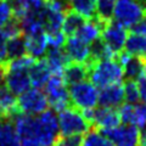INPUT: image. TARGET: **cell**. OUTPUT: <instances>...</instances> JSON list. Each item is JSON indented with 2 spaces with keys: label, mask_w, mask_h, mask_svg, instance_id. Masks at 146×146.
I'll return each instance as SVG.
<instances>
[{
  "label": "cell",
  "mask_w": 146,
  "mask_h": 146,
  "mask_svg": "<svg viewBox=\"0 0 146 146\" xmlns=\"http://www.w3.org/2000/svg\"><path fill=\"white\" fill-rule=\"evenodd\" d=\"M11 118L15 122L21 146H52L60 135L56 112L51 108L35 116L20 112Z\"/></svg>",
  "instance_id": "6da1fadb"
},
{
  "label": "cell",
  "mask_w": 146,
  "mask_h": 146,
  "mask_svg": "<svg viewBox=\"0 0 146 146\" xmlns=\"http://www.w3.org/2000/svg\"><path fill=\"white\" fill-rule=\"evenodd\" d=\"M122 77L123 67L116 58L95 62L89 67V78L91 83L100 89L121 82Z\"/></svg>",
  "instance_id": "7a4b0ae2"
},
{
  "label": "cell",
  "mask_w": 146,
  "mask_h": 146,
  "mask_svg": "<svg viewBox=\"0 0 146 146\" xmlns=\"http://www.w3.org/2000/svg\"><path fill=\"white\" fill-rule=\"evenodd\" d=\"M113 16L116 22L130 28L146 16V0H116Z\"/></svg>",
  "instance_id": "3957f363"
},
{
  "label": "cell",
  "mask_w": 146,
  "mask_h": 146,
  "mask_svg": "<svg viewBox=\"0 0 146 146\" xmlns=\"http://www.w3.org/2000/svg\"><path fill=\"white\" fill-rule=\"evenodd\" d=\"M49 106L55 112H61L67 107L72 106L70 94L66 89V84L63 82L62 74H51L48 83L44 86Z\"/></svg>",
  "instance_id": "277c9868"
},
{
  "label": "cell",
  "mask_w": 146,
  "mask_h": 146,
  "mask_svg": "<svg viewBox=\"0 0 146 146\" xmlns=\"http://www.w3.org/2000/svg\"><path fill=\"white\" fill-rule=\"evenodd\" d=\"M57 119L61 135L83 134L90 130L91 128V124L82 115V111L73 106L58 112Z\"/></svg>",
  "instance_id": "5b68a950"
},
{
  "label": "cell",
  "mask_w": 146,
  "mask_h": 146,
  "mask_svg": "<svg viewBox=\"0 0 146 146\" xmlns=\"http://www.w3.org/2000/svg\"><path fill=\"white\" fill-rule=\"evenodd\" d=\"M70 100L73 107L78 110L94 108L98 104V90L91 82L84 80L80 83L73 84L68 89Z\"/></svg>",
  "instance_id": "8992f818"
},
{
  "label": "cell",
  "mask_w": 146,
  "mask_h": 146,
  "mask_svg": "<svg viewBox=\"0 0 146 146\" xmlns=\"http://www.w3.org/2000/svg\"><path fill=\"white\" fill-rule=\"evenodd\" d=\"M17 107L21 113L25 115H40L46 111L49 107V102L46 95L40 89H29L20 95L17 99Z\"/></svg>",
  "instance_id": "52a82bcc"
},
{
  "label": "cell",
  "mask_w": 146,
  "mask_h": 146,
  "mask_svg": "<svg viewBox=\"0 0 146 146\" xmlns=\"http://www.w3.org/2000/svg\"><path fill=\"white\" fill-rule=\"evenodd\" d=\"M128 36V29L116 21H110L101 31V39L113 54V58L123 51Z\"/></svg>",
  "instance_id": "ba28073f"
},
{
  "label": "cell",
  "mask_w": 146,
  "mask_h": 146,
  "mask_svg": "<svg viewBox=\"0 0 146 146\" xmlns=\"http://www.w3.org/2000/svg\"><path fill=\"white\" fill-rule=\"evenodd\" d=\"M100 131L115 146H139L140 130L133 124H123L112 129H100Z\"/></svg>",
  "instance_id": "9c48e42d"
},
{
  "label": "cell",
  "mask_w": 146,
  "mask_h": 146,
  "mask_svg": "<svg viewBox=\"0 0 146 146\" xmlns=\"http://www.w3.org/2000/svg\"><path fill=\"white\" fill-rule=\"evenodd\" d=\"M124 91H123V83H118L107 85L101 88L98 95V104L100 107L108 108H118L124 104Z\"/></svg>",
  "instance_id": "30bf717a"
},
{
  "label": "cell",
  "mask_w": 146,
  "mask_h": 146,
  "mask_svg": "<svg viewBox=\"0 0 146 146\" xmlns=\"http://www.w3.org/2000/svg\"><path fill=\"white\" fill-rule=\"evenodd\" d=\"M5 85L7 89L15 95H21L25 91L29 90L31 79L28 71L26 70H15V71H6L5 72Z\"/></svg>",
  "instance_id": "8fae6325"
},
{
  "label": "cell",
  "mask_w": 146,
  "mask_h": 146,
  "mask_svg": "<svg viewBox=\"0 0 146 146\" xmlns=\"http://www.w3.org/2000/svg\"><path fill=\"white\" fill-rule=\"evenodd\" d=\"M31 84L34 86L35 89H43L45 84L48 83L49 78L51 77V71L48 66V62L45 57L35 58L33 65L29 67L28 70Z\"/></svg>",
  "instance_id": "7c38bea8"
},
{
  "label": "cell",
  "mask_w": 146,
  "mask_h": 146,
  "mask_svg": "<svg viewBox=\"0 0 146 146\" xmlns=\"http://www.w3.org/2000/svg\"><path fill=\"white\" fill-rule=\"evenodd\" d=\"M63 50L70 58V61L85 63L89 58V44L82 42L76 36H70L65 44Z\"/></svg>",
  "instance_id": "4fadbf2b"
},
{
  "label": "cell",
  "mask_w": 146,
  "mask_h": 146,
  "mask_svg": "<svg viewBox=\"0 0 146 146\" xmlns=\"http://www.w3.org/2000/svg\"><path fill=\"white\" fill-rule=\"evenodd\" d=\"M62 78L66 86L88 80L89 78V68L85 63L70 61L62 71Z\"/></svg>",
  "instance_id": "5bb4252c"
},
{
  "label": "cell",
  "mask_w": 146,
  "mask_h": 146,
  "mask_svg": "<svg viewBox=\"0 0 146 146\" xmlns=\"http://www.w3.org/2000/svg\"><path fill=\"white\" fill-rule=\"evenodd\" d=\"M26 38V51L33 58H40L48 46V39L44 31L25 35Z\"/></svg>",
  "instance_id": "9a60e30c"
},
{
  "label": "cell",
  "mask_w": 146,
  "mask_h": 146,
  "mask_svg": "<svg viewBox=\"0 0 146 146\" xmlns=\"http://www.w3.org/2000/svg\"><path fill=\"white\" fill-rule=\"evenodd\" d=\"M0 146H21L15 122L11 117H0Z\"/></svg>",
  "instance_id": "2e32d148"
},
{
  "label": "cell",
  "mask_w": 146,
  "mask_h": 146,
  "mask_svg": "<svg viewBox=\"0 0 146 146\" xmlns=\"http://www.w3.org/2000/svg\"><path fill=\"white\" fill-rule=\"evenodd\" d=\"M20 113L17 107L16 95L7 89L5 84H0V116L1 117H13Z\"/></svg>",
  "instance_id": "e0dca14e"
},
{
  "label": "cell",
  "mask_w": 146,
  "mask_h": 146,
  "mask_svg": "<svg viewBox=\"0 0 146 146\" xmlns=\"http://www.w3.org/2000/svg\"><path fill=\"white\" fill-rule=\"evenodd\" d=\"M45 60L51 71V74H62L63 68L70 62V58L62 48H49Z\"/></svg>",
  "instance_id": "ac0fdd59"
},
{
  "label": "cell",
  "mask_w": 146,
  "mask_h": 146,
  "mask_svg": "<svg viewBox=\"0 0 146 146\" xmlns=\"http://www.w3.org/2000/svg\"><path fill=\"white\" fill-rule=\"evenodd\" d=\"M86 22L85 18L79 15L78 12H76L74 10L67 11L65 13V17H63V22H62V33L65 34V36H73L77 31H78L82 26Z\"/></svg>",
  "instance_id": "d6986e66"
},
{
  "label": "cell",
  "mask_w": 146,
  "mask_h": 146,
  "mask_svg": "<svg viewBox=\"0 0 146 146\" xmlns=\"http://www.w3.org/2000/svg\"><path fill=\"white\" fill-rule=\"evenodd\" d=\"M124 51L133 56L146 55V36L130 32L124 44Z\"/></svg>",
  "instance_id": "ffe728a7"
},
{
  "label": "cell",
  "mask_w": 146,
  "mask_h": 146,
  "mask_svg": "<svg viewBox=\"0 0 146 146\" xmlns=\"http://www.w3.org/2000/svg\"><path fill=\"white\" fill-rule=\"evenodd\" d=\"M25 55H27L25 34L15 36V38H12V39H7V42H6V57H7V61L15 60V58L25 56Z\"/></svg>",
  "instance_id": "44dd1931"
},
{
  "label": "cell",
  "mask_w": 146,
  "mask_h": 146,
  "mask_svg": "<svg viewBox=\"0 0 146 146\" xmlns=\"http://www.w3.org/2000/svg\"><path fill=\"white\" fill-rule=\"evenodd\" d=\"M72 10L78 12L85 20H91L96 12V0H70Z\"/></svg>",
  "instance_id": "7402d4cb"
},
{
  "label": "cell",
  "mask_w": 146,
  "mask_h": 146,
  "mask_svg": "<svg viewBox=\"0 0 146 146\" xmlns=\"http://www.w3.org/2000/svg\"><path fill=\"white\" fill-rule=\"evenodd\" d=\"M80 146H115L96 128L91 127L90 130L85 133V136L82 139Z\"/></svg>",
  "instance_id": "603a6c76"
},
{
  "label": "cell",
  "mask_w": 146,
  "mask_h": 146,
  "mask_svg": "<svg viewBox=\"0 0 146 146\" xmlns=\"http://www.w3.org/2000/svg\"><path fill=\"white\" fill-rule=\"evenodd\" d=\"M116 0H96V16L100 21L108 23L112 21L113 17V10H115Z\"/></svg>",
  "instance_id": "cb8c5ba5"
},
{
  "label": "cell",
  "mask_w": 146,
  "mask_h": 146,
  "mask_svg": "<svg viewBox=\"0 0 146 146\" xmlns=\"http://www.w3.org/2000/svg\"><path fill=\"white\" fill-rule=\"evenodd\" d=\"M123 91H124V100L128 104L135 105L139 102L140 95H139L138 84H136L135 80L125 79L124 83H123Z\"/></svg>",
  "instance_id": "d4e9b609"
},
{
  "label": "cell",
  "mask_w": 146,
  "mask_h": 146,
  "mask_svg": "<svg viewBox=\"0 0 146 146\" xmlns=\"http://www.w3.org/2000/svg\"><path fill=\"white\" fill-rule=\"evenodd\" d=\"M133 125L139 129L146 127V102H138L133 106Z\"/></svg>",
  "instance_id": "484cf974"
},
{
  "label": "cell",
  "mask_w": 146,
  "mask_h": 146,
  "mask_svg": "<svg viewBox=\"0 0 146 146\" xmlns=\"http://www.w3.org/2000/svg\"><path fill=\"white\" fill-rule=\"evenodd\" d=\"M82 135H61L55 141L54 146H80L82 145Z\"/></svg>",
  "instance_id": "4316f807"
},
{
  "label": "cell",
  "mask_w": 146,
  "mask_h": 146,
  "mask_svg": "<svg viewBox=\"0 0 146 146\" xmlns=\"http://www.w3.org/2000/svg\"><path fill=\"white\" fill-rule=\"evenodd\" d=\"M12 17V10L6 0H0V28Z\"/></svg>",
  "instance_id": "83f0119b"
},
{
  "label": "cell",
  "mask_w": 146,
  "mask_h": 146,
  "mask_svg": "<svg viewBox=\"0 0 146 146\" xmlns=\"http://www.w3.org/2000/svg\"><path fill=\"white\" fill-rule=\"evenodd\" d=\"M6 42L7 39L5 38V35L3 34L1 29H0V65H5L7 62L6 57Z\"/></svg>",
  "instance_id": "f1b7e54d"
},
{
  "label": "cell",
  "mask_w": 146,
  "mask_h": 146,
  "mask_svg": "<svg viewBox=\"0 0 146 146\" xmlns=\"http://www.w3.org/2000/svg\"><path fill=\"white\" fill-rule=\"evenodd\" d=\"M130 32L146 36V16L141 18L139 22H136L135 25L131 26L130 27Z\"/></svg>",
  "instance_id": "f546056e"
},
{
  "label": "cell",
  "mask_w": 146,
  "mask_h": 146,
  "mask_svg": "<svg viewBox=\"0 0 146 146\" xmlns=\"http://www.w3.org/2000/svg\"><path fill=\"white\" fill-rule=\"evenodd\" d=\"M138 89H139L140 100H143V102H146V77L145 76H141L138 79Z\"/></svg>",
  "instance_id": "4dcf8cb0"
},
{
  "label": "cell",
  "mask_w": 146,
  "mask_h": 146,
  "mask_svg": "<svg viewBox=\"0 0 146 146\" xmlns=\"http://www.w3.org/2000/svg\"><path fill=\"white\" fill-rule=\"evenodd\" d=\"M140 130V136H139V146H146V127L141 128Z\"/></svg>",
  "instance_id": "1f68e13d"
},
{
  "label": "cell",
  "mask_w": 146,
  "mask_h": 146,
  "mask_svg": "<svg viewBox=\"0 0 146 146\" xmlns=\"http://www.w3.org/2000/svg\"><path fill=\"white\" fill-rule=\"evenodd\" d=\"M4 78H5V67L4 65H0V84H3Z\"/></svg>",
  "instance_id": "d6a6232c"
},
{
  "label": "cell",
  "mask_w": 146,
  "mask_h": 146,
  "mask_svg": "<svg viewBox=\"0 0 146 146\" xmlns=\"http://www.w3.org/2000/svg\"><path fill=\"white\" fill-rule=\"evenodd\" d=\"M143 76L146 77V63H145V67H144V74H143Z\"/></svg>",
  "instance_id": "836d02e7"
}]
</instances>
